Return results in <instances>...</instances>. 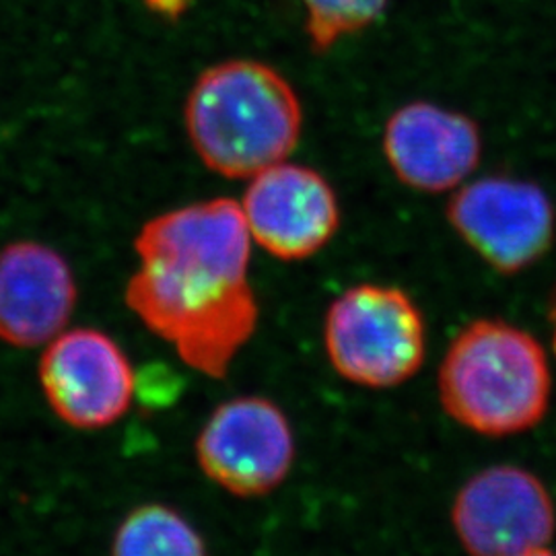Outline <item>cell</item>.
Segmentation results:
<instances>
[{
	"label": "cell",
	"instance_id": "1",
	"mask_svg": "<svg viewBox=\"0 0 556 556\" xmlns=\"http://www.w3.org/2000/svg\"><path fill=\"white\" fill-rule=\"evenodd\" d=\"M135 250L139 270L126 287L128 307L188 367L225 378L260 318L241 206L217 199L163 213L140 229Z\"/></svg>",
	"mask_w": 556,
	"mask_h": 556
},
{
	"label": "cell",
	"instance_id": "2",
	"mask_svg": "<svg viewBox=\"0 0 556 556\" xmlns=\"http://www.w3.org/2000/svg\"><path fill=\"white\" fill-rule=\"evenodd\" d=\"M200 161L225 178H252L298 147L303 110L291 83L256 60H225L200 75L184 110Z\"/></svg>",
	"mask_w": 556,
	"mask_h": 556
},
{
	"label": "cell",
	"instance_id": "3",
	"mask_svg": "<svg viewBox=\"0 0 556 556\" xmlns=\"http://www.w3.org/2000/svg\"><path fill=\"white\" fill-rule=\"evenodd\" d=\"M443 410L484 438L534 429L548 413L553 374L538 338L505 319H475L457 334L438 376Z\"/></svg>",
	"mask_w": 556,
	"mask_h": 556
},
{
	"label": "cell",
	"instance_id": "4",
	"mask_svg": "<svg viewBox=\"0 0 556 556\" xmlns=\"http://www.w3.org/2000/svg\"><path fill=\"white\" fill-rule=\"evenodd\" d=\"M324 346L340 378L371 390L396 388L422 367L425 319L396 287L358 285L328 307Z\"/></svg>",
	"mask_w": 556,
	"mask_h": 556
},
{
	"label": "cell",
	"instance_id": "5",
	"mask_svg": "<svg viewBox=\"0 0 556 556\" xmlns=\"http://www.w3.org/2000/svg\"><path fill=\"white\" fill-rule=\"evenodd\" d=\"M447 219L457 236L501 275L534 266L555 243V206L528 179H477L450 200Z\"/></svg>",
	"mask_w": 556,
	"mask_h": 556
},
{
	"label": "cell",
	"instance_id": "6",
	"mask_svg": "<svg viewBox=\"0 0 556 556\" xmlns=\"http://www.w3.org/2000/svg\"><path fill=\"white\" fill-rule=\"evenodd\" d=\"M200 470L236 497H264L285 482L295 462L287 415L268 397L223 402L197 439Z\"/></svg>",
	"mask_w": 556,
	"mask_h": 556
},
{
	"label": "cell",
	"instance_id": "7",
	"mask_svg": "<svg viewBox=\"0 0 556 556\" xmlns=\"http://www.w3.org/2000/svg\"><path fill=\"white\" fill-rule=\"evenodd\" d=\"M452 523L470 556L530 555L555 536V501L534 472L501 464L464 482Z\"/></svg>",
	"mask_w": 556,
	"mask_h": 556
},
{
	"label": "cell",
	"instance_id": "8",
	"mask_svg": "<svg viewBox=\"0 0 556 556\" xmlns=\"http://www.w3.org/2000/svg\"><path fill=\"white\" fill-rule=\"evenodd\" d=\"M50 408L77 429H103L126 415L137 378L126 353L108 334L75 328L52 338L40 361Z\"/></svg>",
	"mask_w": 556,
	"mask_h": 556
},
{
	"label": "cell",
	"instance_id": "9",
	"mask_svg": "<svg viewBox=\"0 0 556 556\" xmlns=\"http://www.w3.org/2000/svg\"><path fill=\"white\" fill-rule=\"evenodd\" d=\"M250 179L239 206L250 236L270 256L309 258L334 238L340 225L337 194L318 172L277 163Z\"/></svg>",
	"mask_w": 556,
	"mask_h": 556
},
{
	"label": "cell",
	"instance_id": "10",
	"mask_svg": "<svg viewBox=\"0 0 556 556\" xmlns=\"http://www.w3.org/2000/svg\"><path fill=\"white\" fill-rule=\"evenodd\" d=\"M383 151L402 184L439 194L477 169L482 137L477 122L466 114L415 101L388 119Z\"/></svg>",
	"mask_w": 556,
	"mask_h": 556
},
{
	"label": "cell",
	"instance_id": "11",
	"mask_svg": "<svg viewBox=\"0 0 556 556\" xmlns=\"http://www.w3.org/2000/svg\"><path fill=\"white\" fill-rule=\"evenodd\" d=\"M77 305L68 262L40 241L0 250V340L34 349L59 337Z\"/></svg>",
	"mask_w": 556,
	"mask_h": 556
},
{
	"label": "cell",
	"instance_id": "12",
	"mask_svg": "<svg viewBox=\"0 0 556 556\" xmlns=\"http://www.w3.org/2000/svg\"><path fill=\"white\" fill-rule=\"evenodd\" d=\"M112 556H206L194 526L176 509L140 505L119 523Z\"/></svg>",
	"mask_w": 556,
	"mask_h": 556
},
{
	"label": "cell",
	"instance_id": "13",
	"mask_svg": "<svg viewBox=\"0 0 556 556\" xmlns=\"http://www.w3.org/2000/svg\"><path fill=\"white\" fill-rule=\"evenodd\" d=\"M307 15V36L316 52L330 50L340 38L353 36L379 20L388 0H301Z\"/></svg>",
	"mask_w": 556,
	"mask_h": 556
},
{
	"label": "cell",
	"instance_id": "14",
	"mask_svg": "<svg viewBox=\"0 0 556 556\" xmlns=\"http://www.w3.org/2000/svg\"><path fill=\"white\" fill-rule=\"evenodd\" d=\"M548 319H551V328H553V351L556 357V287L551 298V309H548Z\"/></svg>",
	"mask_w": 556,
	"mask_h": 556
},
{
	"label": "cell",
	"instance_id": "15",
	"mask_svg": "<svg viewBox=\"0 0 556 556\" xmlns=\"http://www.w3.org/2000/svg\"><path fill=\"white\" fill-rule=\"evenodd\" d=\"M523 556H556V553L548 551V546H546V548H540V551H534V553H530V555Z\"/></svg>",
	"mask_w": 556,
	"mask_h": 556
}]
</instances>
